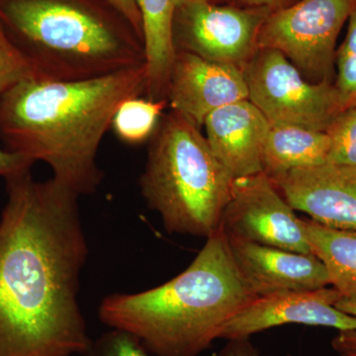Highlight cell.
Here are the masks:
<instances>
[{
	"instance_id": "obj_9",
	"label": "cell",
	"mask_w": 356,
	"mask_h": 356,
	"mask_svg": "<svg viewBox=\"0 0 356 356\" xmlns=\"http://www.w3.org/2000/svg\"><path fill=\"white\" fill-rule=\"evenodd\" d=\"M220 227L228 238L313 254L302 219L264 172L234 178Z\"/></svg>"
},
{
	"instance_id": "obj_20",
	"label": "cell",
	"mask_w": 356,
	"mask_h": 356,
	"mask_svg": "<svg viewBox=\"0 0 356 356\" xmlns=\"http://www.w3.org/2000/svg\"><path fill=\"white\" fill-rule=\"evenodd\" d=\"M325 133L330 138L327 163L356 165V107L337 115Z\"/></svg>"
},
{
	"instance_id": "obj_15",
	"label": "cell",
	"mask_w": 356,
	"mask_h": 356,
	"mask_svg": "<svg viewBox=\"0 0 356 356\" xmlns=\"http://www.w3.org/2000/svg\"><path fill=\"white\" fill-rule=\"evenodd\" d=\"M182 0H137L147 65L146 97L168 100V83L175 57L173 22Z\"/></svg>"
},
{
	"instance_id": "obj_7",
	"label": "cell",
	"mask_w": 356,
	"mask_h": 356,
	"mask_svg": "<svg viewBox=\"0 0 356 356\" xmlns=\"http://www.w3.org/2000/svg\"><path fill=\"white\" fill-rule=\"evenodd\" d=\"M356 0H298L269 14L259 49L280 51L312 83L331 81L339 32Z\"/></svg>"
},
{
	"instance_id": "obj_23",
	"label": "cell",
	"mask_w": 356,
	"mask_h": 356,
	"mask_svg": "<svg viewBox=\"0 0 356 356\" xmlns=\"http://www.w3.org/2000/svg\"><path fill=\"white\" fill-rule=\"evenodd\" d=\"M336 307L344 313L356 317V302L341 300ZM332 348L337 356H356V330L339 332L336 337H332Z\"/></svg>"
},
{
	"instance_id": "obj_1",
	"label": "cell",
	"mask_w": 356,
	"mask_h": 356,
	"mask_svg": "<svg viewBox=\"0 0 356 356\" xmlns=\"http://www.w3.org/2000/svg\"><path fill=\"white\" fill-rule=\"evenodd\" d=\"M4 179L0 356L84 355L92 339L79 299L89 254L81 196L31 168Z\"/></svg>"
},
{
	"instance_id": "obj_13",
	"label": "cell",
	"mask_w": 356,
	"mask_h": 356,
	"mask_svg": "<svg viewBox=\"0 0 356 356\" xmlns=\"http://www.w3.org/2000/svg\"><path fill=\"white\" fill-rule=\"evenodd\" d=\"M227 238L236 266L255 297L310 291L331 285L327 268L316 254Z\"/></svg>"
},
{
	"instance_id": "obj_12",
	"label": "cell",
	"mask_w": 356,
	"mask_h": 356,
	"mask_svg": "<svg viewBox=\"0 0 356 356\" xmlns=\"http://www.w3.org/2000/svg\"><path fill=\"white\" fill-rule=\"evenodd\" d=\"M273 182L295 211L325 226L356 231V165L299 168Z\"/></svg>"
},
{
	"instance_id": "obj_26",
	"label": "cell",
	"mask_w": 356,
	"mask_h": 356,
	"mask_svg": "<svg viewBox=\"0 0 356 356\" xmlns=\"http://www.w3.org/2000/svg\"><path fill=\"white\" fill-rule=\"evenodd\" d=\"M218 356H261L250 339H231Z\"/></svg>"
},
{
	"instance_id": "obj_6",
	"label": "cell",
	"mask_w": 356,
	"mask_h": 356,
	"mask_svg": "<svg viewBox=\"0 0 356 356\" xmlns=\"http://www.w3.org/2000/svg\"><path fill=\"white\" fill-rule=\"evenodd\" d=\"M242 70L248 100L271 125L325 132L343 111L331 81H309L280 51L259 49Z\"/></svg>"
},
{
	"instance_id": "obj_11",
	"label": "cell",
	"mask_w": 356,
	"mask_h": 356,
	"mask_svg": "<svg viewBox=\"0 0 356 356\" xmlns=\"http://www.w3.org/2000/svg\"><path fill=\"white\" fill-rule=\"evenodd\" d=\"M245 99L248 86L241 67L175 51L168 89L172 110L201 128L215 110Z\"/></svg>"
},
{
	"instance_id": "obj_10",
	"label": "cell",
	"mask_w": 356,
	"mask_h": 356,
	"mask_svg": "<svg viewBox=\"0 0 356 356\" xmlns=\"http://www.w3.org/2000/svg\"><path fill=\"white\" fill-rule=\"evenodd\" d=\"M341 300L334 287L257 297L229 318L222 327L219 339H250L266 330L290 324L332 327L339 332L356 330V317L337 308Z\"/></svg>"
},
{
	"instance_id": "obj_25",
	"label": "cell",
	"mask_w": 356,
	"mask_h": 356,
	"mask_svg": "<svg viewBox=\"0 0 356 356\" xmlns=\"http://www.w3.org/2000/svg\"><path fill=\"white\" fill-rule=\"evenodd\" d=\"M104 1L121 13L143 39L142 19L138 8L137 0H104Z\"/></svg>"
},
{
	"instance_id": "obj_16",
	"label": "cell",
	"mask_w": 356,
	"mask_h": 356,
	"mask_svg": "<svg viewBox=\"0 0 356 356\" xmlns=\"http://www.w3.org/2000/svg\"><path fill=\"white\" fill-rule=\"evenodd\" d=\"M329 149L325 132L296 125H271L262 153V172L276 181L292 170L327 163Z\"/></svg>"
},
{
	"instance_id": "obj_5",
	"label": "cell",
	"mask_w": 356,
	"mask_h": 356,
	"mask_svg": "<svg viewBox=\"0 0 356 356\" xmlns=\"http://www.w3.org/2000/svg\"><path fill=\"white\" fill-rule=\"evenodd\" d=\"M200 129L175 110L161 117L139 184L165 232L207 238L220 227L234 177Z\"/></svg>"
},
{
	"instance_id": "obj_8",
	"label": "cell",
	"mask_w": 356,
	"mask_h": 356,
	"mask_svg": "<svg viewBox=\"0 0 356 356\" xmlns=\"http://www.w3.org/2000/svg\"><path fill=\"white\" fill-rule=\"evenodd\" d=\"M271 13L267 8L182 0L173 22L175 51L243 69L259 50V31Z\"/></svg>"
},
{
	"instance_id": "obj_29",
	"label": "cell",
	"mask_w": 356,
	"mask_h": 356,
	"mask_svg": "<svg viewBox=\"0 0 356 356\" xmlns=\"http://www.w3.org/2000/svg\"><path fill=\"white\" fill-rule=\"evenodd\" d=\"M286 356H293V355H287Z\"/></svg>"
},
{
	"instance_id": "obj_2",
	"label": "cell",
	"mask_w": 356,
	"mask_h": 356,
	"mask_svg": "<svg viewBox=\"0 0 356 356\" xmlns=\"http://www.w3.org/2000/svg\"><path fill=\"white\" fill-rule=\"evenodd\" d=\"M147 65L76 81L30 77L0 93V140L79 196L102 184L97 163L103 138L124 100L146 95Z\"/></svg>"
},
{
	"instance_id": "obj_24",
	"label": "cell",
	"mask_w": 356,
	"mask_h": 356,
	"mask_svg": "<svg viewBox=\"0 0 356 356\" xmlns=\"http://www.w3.org/2000/svg\"><path fill=\"white\" fill-rule=\"evenodd\" d=\"M34 163L0 146V177L6 178L20 170L32 168Z\"/></svg>"
},
{
	"instance_id": "obj_18",
	"label": "cell",
	"mask_w": 356,
	"mask_h": 356,
	"mask_svg": "<svg viewBox=\"0 0 356 356\" xmlns=\"http://www.w3.org/2000/svg\"><path fill=\"white\" fill-rule=\"evenodd\" d=\"M168 100L154 102L140 96L128 98L115 112L111 128L117 137L129 145H139L156 132Z\"/></svg>"
},
{
	"instance_id": "obj_28",
	"label": "cell",
	"mask_w": 356,
	"mask_h": 356,
	"mask_svg": "<svg viewBox=\"0 0 356 356\" xmlns=\"http://www.w3.org/2000/svg\"><path fill=\"white\" fill-rule=\"evenodd\" d=\"M204 1L214 2L215 0H204Z\"/></svg>"
},
{
	"instance_id": "obj_4",
	"label": "cell",
	"mask_w": 356,
	"mask_h": 356,
	"mask_svg": "<svg viewBox=\"0 0 356 356\" xmlns=\"http://www.w3.org/2000/svg\"><path fill=\"white\" fill-rule=\"evenodd\" d=\"M117 13L84 0H0V25L43 81H86L146 64L142 37Z\"/></svg>"
},
{
	"instance_id": "obj_3",
	"label": "cell",
	"mask_w": 356,
	"mask_h": 356,
	"mask_svg": "<svg viewBox=\"0 0 356 356\" xmlns=\"http://www.w3.org/2000/svg\"><path fill=\"white\" fill-rule=\"evenodd\" d=\"M255 298L219 227L184 273L146 291L104 297L98 316L110 329L137 337L154 356H199Z\"/></svg>"
},
{
	"instance_id": "obj_22",
	"label": "cell",
	"mask_w": 356,
	"mask_h": 356,
	"mask_svg": "<svg viewBox=\"0 0 356 356\" xmlns=\"http://www.w3.org/2000/svg\"><path fill=\"white\" fill-rule=\"evenodd\" d=\"M83 356H154L130 332L111 329L92 341Z\"/></svg>"
},
{
	"instance_id": "obj_17",
	"label": "cell",
	"mask_w": 356,
	"mask_h": 356,
	"mask_svg": "<svg viewBox=\"0 0 356 356\" xmlns=\"http://www.w3.org/2000/svg\"><path fill=\"white\" fill-rule=\"evenodd\" d=\"M313 254L322 261L341 300L356 302V231L302 219Z\"/></svg>"
},
{
	"instance_id": "obj_27",
	"label": "cell",
	"mask_w": 356,
	"mask_h": 356,
	"mask_svg": "<svg viewBox=\"0 0 356 356\" xmlns=\"http://www.w3.org/2000/svg\"><path fill=\"white\" fill-rule=\"evenodd\" d=\"M245 7H257V8H267L270 10H277L290 6L291 0H240Z\"/></svg>"
},
{
	"instance_id": "obj_14",
	"label": "cell",
	"mask_w": 356,
	"mask_h": 356,
	"mask_svg": "<svg viewBox=\"0 0 356 356\" xmlns=\"http://www.w3.org/2000/svg\"><path fill=\"white\" fill-rule=\"evenodd\" d=\"M203 126L211 149L232 177L262 172V153L271 124L250 100L215 110Z\"/></svg>"
},
{
	"instance_id": "obj_21",
	"label": "cell",
	"mask_w": 356,
	"mask_h": 356,
	"mask_svg": "<svg viewBox=\"0 0 356 356\" xmlns=\"http://www.w3.org/2000/svg\"><path fill=\"white\" fill-rule=\"evenodd\" d=\"M30 77L31 67L0 25V93Z\"/></svg>"
},
{
	"instance_id": "obj_19",
	"label": "cell",
	"mask_w": 356,
	"mask_h": 356,
	"mask_svg": "<svg viewBox=\"0 0 356 356\" xmlns=\"http://www.w3.org/2000/svg\"><path fill=\"white\" fill-rule=\"evenodd\" d=\"M337 76L334 84L341 109L356 107V6L348 18V33L336 54Z\"/></svg>"
}]
</instances>
